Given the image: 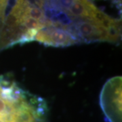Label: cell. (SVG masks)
I'll return each instance as SVG.
<instances>
[{
    "label": "cell",
    "mask_w": 122,
    "mask_h": 122,
    "mask_svg": "<svg viewBox=\"0 0 122 122\" xmlns=\"http://www.w3.org/2000/svg\"><path fill=\"white\" fill-rule=\"evenodd\" d=\"M48 116L44 99L0 77V122H48Z\"/></svg>",
    "instance_id": "obj_1"
},
{
    "label": "cell",
    "mask_w": 122,
    "mask_h": 122,
    "mask_svg": "<svg viewBox=\"0 0 122 122\" xmlns=\"http://www.w3.org/2000/svg\"><path fill=\"white\" fill-rule=\"evenodd\" d=\"M122 77H113L105 83L100 92V107L109 122H122Z\"/></svg>",
    "instance_id": "obj_2"
},
{
    "label": "cell",
    "mask_w": 122,
    "mask_h": 122,
    "mask_svg": "<svg viewBox=\"0 0 122 122\" xmlns=\"http://www.w3.org/2000/svg\"><path fill=\"white\" fill-rule=\"evenodd\" d=\"M34 41L53 47H67L79 44L77 39L69 31L53 26H45L39 30Z\"/></svg>",
    "instance_id": "obj_3"
}]
</instances>
